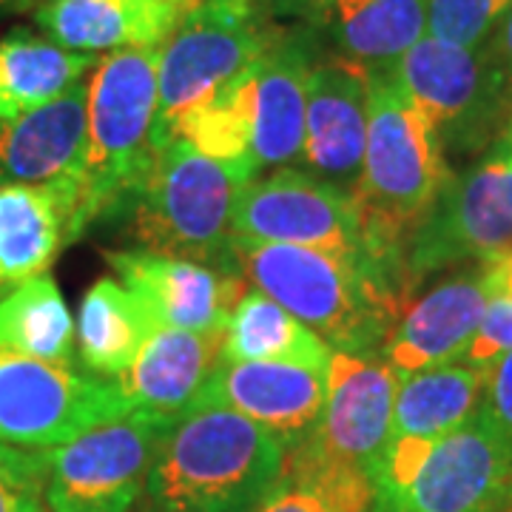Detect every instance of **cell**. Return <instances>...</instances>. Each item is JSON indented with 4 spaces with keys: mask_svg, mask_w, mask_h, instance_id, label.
I'll use <instances>...</instances> for the list:
<instances>
[{
    "mask_svg": "<svg viewBox=\"0 0 512 512\" xmlns=\"http://www.w3.org/2000/svg\"><path fill=\"white\" fill-rule=\"evenodd\" d=\"M234 265L248 285L276 299L330 350L353 356H382L410 302L402 282L367 259L237 237Z\"/></svg>",
    "mask_w": 512,
    "mask_h": 512,
    "instance_id": "obj_1",
    "label": "cell"
},
{
    "mask_svg": "<svg viewBox=\"0 0 512 512\" xmlns=\"http://www.w3.org/2000/svg\"><path fill=\"white\" fill-rule=\"evenodd\" d=\"M450 174L439 134L404 92L396 66L367 72V146L353 202L370 254L402 285L404 242Z\"/></svg>",
    "mask_w": 512,
    "mask_h": 512,
    "instance_id": "obj_2",
    "label": "cell"
},
{
    "mask_svg": "<svg viewBox=\"0 0 512 512\" xmlns=\"http://www.w3.org/2000/svg\"><path fill=\"white\" fill-rule=\"evenodd\" d=\"M285 444L222 404L168 427L148 473V512H254L285 470Z\"/></svg>",
    "mask_w": 512,
    "mask_h": 512,
    "instance_id": "obj_3",
    "label": "cell"
},
{
    "mask_svg": "<svg viewBox=\"0 0 512 512\" xmlns=\"http://www.w3.org/2000/svg\"><path fill=\"white\" fill-rule=\"evenodd\" d=\"M160 97V49L111 52L89 74L86 151L74 174L80 234L123 214L157 157L154 120Z\"/></svg>",
    "mask_w": 512,
    "mask_h": 512,
    "instance_id": "obj_4",
    "label": "cell"
},
{
    "mask_svg": "<svg viewBox=\"0 0 512 512\" xmlns=\"http://www.w3.org/2000/svg\"><path fill=\"white\" fill-rule=\"evenodd\" d=\"M370 512H512V441L484 407L439 441L390 439Z\"/></svg>",
    "mask_w": 512,
    "mask_h": 512,
    "instance_id": "obj_5",
    "label": "cell"
},
{
    "mask_svg": "<svg viewBox=\"0 0 512 512\" xmlns=\"http://www.w3.org/2000/svg\"><path fill=\"white\" fill-rule=\"evenodd\" d=\"M248 171L200 154L183 140L157 151L146 180L128 202L131 234L143 251L180 256L220 271L234 265V208Z\"/></svg>",
    "mask_w": 512,
    "mask_h": 512,
    "instance_id": "obj_6",
    "label": "cell"
},
{
    "mask_svg": "<svg viewBox=\"0 0 512 512\" xmlns=\"http://www.w3.org/2000/svg\"><path fill=\"white\" fill-rule=\"evenodd\" d=\"M288 32L265 0H200L160 49V97L154 143H171V131L188 111L234 83L251 63Z\"/></svg>",
    "mask_w": 512,
    "mask_h": 512,
    "instance_id": "obj_7",
    "label": "cell"
},
{
    "mask_svg": "<svg viewBox=\"0 0 512 512\" xmlns=\"http://www.w3.org/2000/svg\"><path fill=\"white\" fill-rule=\"evenodd\" d=\"M396 77L439 134L447 157L490 154L512 126V74L490 46L464 49L421 37Z\"/></svg>",
    "mask_w": 512,
    "mask_h": 512,
    "instance_id": "obj_8",
    "label": "cell"
},
{
    "mask_svg": "<svg viewBox=\"0 0 512 512\" xmlns=\"http://www.w3.org/2000/svg\"><path fill=\"white\" fill-rule=\"evenodd\" d=\"M512 248V163L484 157L453 171L402 251L404 288L413 296L427 276L476 265Z\"/></svg>",
    "mask_w": 512,
    "mask_h": 512,
    "instance_id": "obj_9",
    "label": "cell"
},
{
    "mask_svg": "<svg viewBox=\"0 0 512 512\" xmlns=\"http://www.w3.org/2000/svg\"><path fill=\"white\" fill-rule=\"evenodd\" d=\"M128 413L114 379L0 350V444L49 450Z\"/></svg>",
    "mask_w": 512,
    "mask_h": 512,
    "instance_id": "obj_10",
    "label": "cell"
},
{
    "mask_svg": "<svg viewBox=\"0 0 512 512\" xmlns=\"http://www.w3.org/2000/svg\"><path fill=\"white\" fill-rule=\"evenodd\" d=\"M168 421L128 413L46 450L49 512H131L146 495L148 473Z\"/></svg>",
    "mask_w": 512,
    "mask_h": 512,
    "instance_id": "obj_11",
    "label": "cell"
},
{
    "mask_svg": "<svg viewBox=\"0 0 512 512\" xmlns=\"http://www.w3.org/2000/svg\"><path fill=\"white\" fill-rule=\"evenodd\" d=\"M234 234L376 262L367 248L353 194L299 168H276L268 177L245 183L234 208Z\"/></svg>",
    "mask_w": 512,
    "mask_h": 512,
    "instance_id": "obj_12",
    "label": "cell"
},
{
    "mask_svg": "<svg viewBox=\"0 0 512 512\" xmlns=\"http://www.w3.org/2000/svg\"><path fill=\"white\" fill-rule=\"evenodd\" d=\"M279 23L311 37L319 52L365 72L393 69L427 37V0H265Z\"/></svg>",
    "mask_w": 512,
    "mask_h": 512,
    "instance_id": "obj_13",
    "label": "cell"
},
{
    "mask_svg": "<svg viewBox=\"0 0 512 512\" xmlns=\"http://www.w3.org/2000/svg\"><path fill=\"white\" fill-rule=\"evenodd\" d=\"M396 390L399 376L382 356H353L333 350L325 376L322 416L299 447L356 467L373 481V470L393 430Z\"/></svg>",
    "mask_w": 512,
    "mask_h": 512,
    "instance_id": "obj_14",
    "label": "cell"
},
{
    "mask_svg": "<svg viewBox=\"0 0 512 512\" xmlns=\"http://www.w3.org/2000/svg\"><path fill=\"white\" fill-rule=\"evenodd\" d=\"M493 293V268L487 259L461 268L416 302H407L382 348L387 367L404 379L430 367L461 362Z\"/></svg>",
    "mask_w": 512,
    "mask_h": 512,
    "instance_id": "obj_15",
    "label": "cell"
},
{
    "mask_svg": "<svg viewBox=\"0 0 512 512\" xmlns=\"http://www.w3.org/2000/svg\"><path fill=\"white\" fill-rule=\"evenodd\" d=\"M106 262L143 302L148 316L165 328L222 330L242 293L251 288L242 274L143 248L106 251Z\"/></svg>",
    "mask_w": 512,
    "mask_h": 512,
    "instance_id": "obj_16",
    "label": "cell"
},
{
    "mask_svg": "<svg viewBox=\"0 0 512 512\" xmlns=\"http://www.w3.org/2000/svg\"><path fill=\"white\" fill-rule=\"evenodd\" d=\"M319 46L299 29L288 32L239 74L251 117V168H288L302 157L308 74Z\"/></svg>",
    "mask_w": 512,
    "mask_h": 512,
    "instance_id": "obj_17",
    "label": "cell"
},
{
    "mask_svg": "<svg viewBox=\"0 0 512 512\" xmlns=\"http://www.w3.org/2000/svg\"><path fill=\"white\" fill-rule=\"evenodd\" d=\"M367 146V72L319 55L308 74L302 157L305 171L350 191L362 177Z\"/></svg>",
    "mask_w": 512,
    "mask_h": 512,
    "instance_id": "obj_18",
    "label": "cell"
},
{
    "mask_svg": "<svg viewBox=\"0 0 512 512\" xmlns=\"http://www.w3.org/2000/svg\"><path fill=\"white\" fill-rule=\"evenodd\" d=\"M222 330H180L154 325L134 362L114 382L131 410L177 424L202 407L205 390L222 365Z\"/></svg>",
    "mask_w": 512,
    "mask_h": 512,
    "instance_id": "obj_19",
    "label": "cell"
},
{
    "mask_svg": "<svg viewBox=\"0 0 512 512\" xmlns=\"http://www.w3.org/2000/svg\"><path fill=\"white\" fill-rule=\"evenodd\" d=\"M325 376L291 362H222L202 404H222L296 450L322 416Z\"/></svg>",
    "mask_w": 512,
    "mask_h": 512,
    "instance_id": "obj_20",
    "label": "cell"
},
{
    "mask_svg": "<svg viewBox=\"0 0 512 512\" xmlns=\"http://www.w3.org/2000/svg\"><path fill=\"white\" fill-rule=\"evenodd\" d=\"M200 0H43L35 9L46 37L80 55L163 49Z\"/></svg>",
    "mask_w": 512,
    "mask_h": 512,
    "instance_id": "obj_21",
    "label": "cell"
},
{
    "mask_svg": "<svg viewBox=\"0 0 512 512\" xmlns=\"http://www.w3.org/2000/svg\"><path fill=\"white\" fill-rule=\"evenodd\" d=\"M74 177L0 188V288L49 271L55 256L80 237Z\"/></svg>",
    "mask_w": 512,
    "mask_h": 512,
    "instance_id": "obj_22",
    "label": "cell"
},
{
    "mask_svg": "<svg viewBox=\"0 0 512 512\" xmlns=\"http://www.w3.org/2000/svg\"><path fill=\"white\" fill-rule=\"evenodd\" d=\"M89 77L74 89L0 123V188L43 185L74 177L86 151Z\"/></svg>",
    "mask_w": 512,
    "mask_h": 512,
    "instance_id": "obj_23",
    "label": "cell"
},
{
    "mask_svg": "<svg viewBox=\"0 0 512 512\" xmlns=\"http://www.w3.org/2000/svg\"><path fill=\"white\" fill-rule=\"evenodd\" d=\"M94 66V55L69 52L26 29L0 37V123L63 97L86 80Z\"/></svg>",
    "mask_w": 512,
    "mask_h": 512,
    "instance_id": "obj_24",
    "label": "cell"
},
{
    "mask_svg": "<svg viewBox=\"0 0 512 512\" xmlns=\"http://www.w3.org/2000/svg\"><path fill=\"white\" fill-rule=\"evenodd\" d=\"M487 370L441 365L399 379L390 439L439 441L470 421L484 402Z\"/></svg>",
    "mask_w": 512,
    "mask_h": 512,
    "instance_id": "obj_25",
    "label": "cell"
},
{
    "mask_svg": "<svg viewBox=\"0 0 512 512\" xmlns=\"http://www.w3.org/2000/svg\"><path fill=\"white\" fill-rule=\"evenodd\" d=\"M157 322L120 279L103 276L86 291L77 313L74 345L83 370L117 379L134 362Z\"/></svg>",
    "mask_w": 512,
    "mask_h": 512,
    "instance_id": "obj_26",
    "label": "cell"
},
{
    "mask_svg": "<svg viewBox=\"0 0 512 512\" xmlns=\"http://www.w3.org/2000/svg\"><path fill=\"white\" fill-rule=\"evenodd\" d=\"M330 353L308 325L254 285L225 322L222 362H291L328 370Z\"/></svg>",
    "mask_w": 512,
    "mask_h": 512,
    "instance_id": "obj_27",
    "label": "cell"
},
{
    "mask_svg": "<svg viewBox=\"0 0 512 512\" xmlns=\"http://www.w3.org/2000/svg\"><path fill=\"white\" fill-rule=\"evenodd\" d=\"M0 350L74 365L72 313L52 276H32L0 293Z\"/></svg>",
    "mask_w": 512,
    "mask_h": 512,
    "instance_id": "obj_28",
    "label": "cell"
},
{
    "mask_svg": "<svg viewBox=\"0 0 512 512\" xmlns=\"http://www.w3.org/2000/svg\"><path fill=\"white\" fill-rule=\"evenodd\" d=\"M370 501L373 481L367 473L296 447L288 450L282 476L254 512H370Z\"/></svg>",
    "mask_w": 512,
    "mask_h": 512,
    "instance_id": "obj_29",
    "label": "cell"
},
{
    "mask_svg": "<svg viewBox=\"0 0 512 512\" xmlns=\"http://www.w3.org/2000/svg\"><path fill=\"white\" fill-rule=\"evenodd\" d=\"M512 0H427V37L464 49L484 46Z\"/></svg>",
    "mask_w": 512,
    "mask_h": 512,
    "instance_id": "obj_30",
    "label": "cell"
},
{
    "mask_svg": "<svg viewBox=\"0 0 512 512\" xmlns=\"http://www.w3.org/2000/svg\"><path fill=\"white\" fill-rule=\"evenodd\" d=\"M0 512H46V450L0 444Z\"/></svg>",
    "mask_w": 512,
    "mask_h": 512,
    "instance_id": "obj_31",
    "label": "cell"
},
{
    "mask_svg": "<svg viewBox=\"0 0 512 512\" xmlns=\"http://www.w3.org/2000/svg\"><path fill=\"white\" fill-rule=\"evenodd\" d=\"M481 407L490 413V419L512 441V350L504 353L487 370V387H484V402H481Z\"/></svg>",
    "mask_w": 512,
    "mask_h": 512,
    "instance_id": "obj_32",
    "label": "cell"
},
{
    "mask_svg": "<svg viewBox=\"0 0 512 512\" xmlns=\"http://www.w3.org/2000/svg\"><path fill=\"white\" fill-rule=\"evenodd\" d=\"M487 46H490V52L498 57V63L512 74V3L510 9L501 15V20H498V26L493 29Z\"/></svg>",
    "mask_w": 512,
    "mask_h": 512,
    "instance_id": "obj_33",
    "label": "cell"
},
{
    "mask_svg": "<svg viewBox=\"0 0 512 512\" xmlns=\"http://www.w3.org/2000/svg\"><path fill=\"white\" fill-rule=\"evenodd\" d=\"M490 268H493V296L512 299V248L507 254L490 259Z\"/></svg>",
    "mask_w": 512,
    "mask_h": 512,
    "instance_id": "obj_34",
    "label": "cell"
},
{
    "mask_svg": "<svg viewBox=\"0 0 512 512\" xmlns=\"http://www.w3.org/2000/svg\"><path fill=\"white\" fill-rule=\"evenodd\" d=\"M43 0H0V15H15V12H29L37 9Z\"/></svg>",
    "mask_w": 512,
    "mask_h": 512,
    "instance_id": "obj_35",
    "label": "cell"
},
{
    "mask_svg": "<svg viewBox=\"0 0 512 512\" xmlns=\"http://www.w3.org/2000/svg\"><path fill=\"white\" fill-rule=\"evenodd\" d=\"M490 154H495V157H504V160H510L512 163V126H510V131H507V134L498 140V146H495ZM490 154H487V157H490Z\"/></svg>",
    "mask_w": 512,
    "mask_h": 512,
    "instance_id": "obj_36",
    "label": "cell"
}]
</instances>
